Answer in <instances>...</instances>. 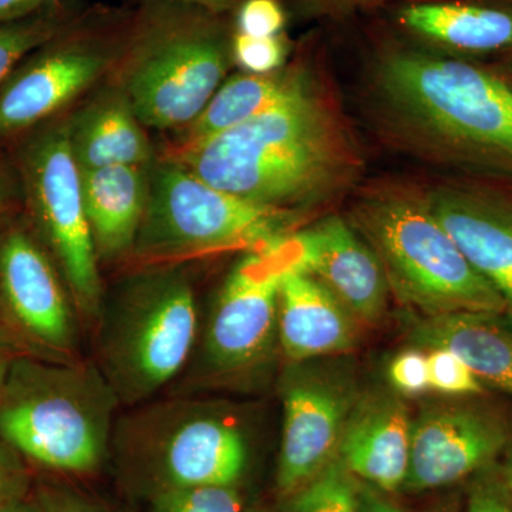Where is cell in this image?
Segmentation results:
<instances>
[{
    "label": "cell",
    "mask_w": 512,
    "mask_h": 512,
    "mask_svg": "<svg viewBox=\"0 0 512 512\" xmlns=\"http://www.w3.org/2000/svg\"><path fill=\"white\" fill-rule=\"evenodd\" d=\"M177 2L200 6V8L210 10L212 13H218V15H231L238 8L241 0H177Z\"/></svg>",
    "instance_id": "74e56055"
},
{
    "label": "cell",
    "mask_w": 512,
    "mask_h": 512,
    "mask_svg": "<svg viewBox=\"0 0 512 512\" xmlns=\"http://www.w3.org/2000/svg\"><path fill=\"white\" fill-rule=\"evenodd\" d=\"M414 318L409 328L414 348L450 350L485 386L512 397L511 313L457 312Z\"/></svg>",
    "instance_id": "ffe728a7"
},
{
    "label": "cell",
    "mask_w": 512,
    "mask_h": 512,
    "mask_svg": "<svg viewBox=\"0 0 512 512\" xmlns=\"http://www.w3.org/2000/svg\"><path fill=\"white\" fill-rule=\"evenodd\" d=\"M301 218L218 190L170 161L157 168L151 181L133 249L151 258L255 249L291 232Z\"/></svg>",
    "instance_id": "52a82bcc"
},
{
    "label": "cell",
    "mask_w": 512,
    "mask_h": 512,
    "mask_svg": "<svg viewBox=\"0 0 512 512\" xmlns=\"http://www.w3.org/2000/svg\"><path fill=\"white\" fill-rule=\"evenodd\" d=\"M296 237L302 272L316 276L357 320L383 318L390 292L383 266L348 218L330 214Z\"/></svg>",
    "instance_id": "e0dca14e"
},
{
    "label": "cell",
    "mask_w": 512,
    "mask_h": 512,
    "mask_svg": "<svg viewBox=\"0 0 512 512\" xmlns=\"http://www.w3.org/2000/svg\"><path fill=\"white\" fill-rule=\"evenodd\" d=\"M43 3L55 2V0H42Z\"/></svg>",
    "instance_id": "7bdbcfd3"
},
{
    "label": "cell",
    "mask_w": 512,
    "mask_h": 512,
    "mask_svg": "<svg viewBox=\"0 0 512 512\" xmlns=\"http://www.w3.org/2000/svg\"><path fill=\"white\" fill-rule=\"evenodd\" d=\"M319 76L311 52L268 74L241 73L222 83L208 106L185 128L180 148L195 146L239 126L311 86Z\"/></svg>",
    "instance_id": "44dd1931"
},
{
    "label": "cell",
    "mask_w": 512,
    "mask_h": 512,
    "mask_svg": "<svg viewBox=\"0 0 512 512\" xmlns=\"http://www.w3.org/2000/svg\"><path fill=\"white\" fill-rule=\"evenodd\" d=\"M376 23L437 55L493 62L512 50V0H386Z\"/></svg>",
    "instance_id": "9a60e30c"
},
{
    "label": "cell",
    "mask_w": 512,
    "mask_h": 512,
    "mask_svg": "<svg viewBox=\"0 0 512 512\" xmlns=\"http://www.w3.org/2000/svg\"><path fill=\"white\" fill-rule=\"evenodd\" d=\"M87 220L100 258L113 259L134 248L147 205L140 167L80 170Z\"/></svg>",
    "instance_id": "7402d4cb"
},
{
    "label": "cell",
    "mask_w": 512,
    "mask_h": 512,
    "mask_svg": "<svg viewBox=\"0 0 512 512\" xmlns=\"http://www.w3.org/2000/svg\"><path fill=\"white\" fill-rule=\"evenodd\" d=\"M284 429L276 468L281 500L338 458L360 392L350 370L316 360L292 362L281 383Z\"/></svg>",
    "instance_id": "8fae6325"
},
{
    "label": "cell",
    "mask_w": 512,
    "mask_h": 512,
    "mask_svg": "<svg viewBox=\"0 0 512 512\" xmlns=\"http://www.w3.org/2000/svg\"><path fill=\"white\" fill-rule=\"evenodd\" d=\"M426 352L431 390L451 399L485 396L487 387L460 357L446 349H431Z\"/></svg>",
    "instance_id": "4316f807"
},
{
    "label": "cell",
    "mask_w": 512,
    "mask_h": 512,
    "mask_svg": "<svg viewBox=\"0 0 512 512\" xmlns=\"http://www.w3.org/2000/svg\"><path fill=\"white\" fill-rule=\"evenodd\" d=\"M117 436L156 478L157 493L237 485L247 470V437L210 404L185 400L154 407L127 420Z\"/></svg>",
    "instance_id": "ba28073f"
},
{
    "label": "cell",
    "mask_w": 512,
    "mask_h": 512,
    "mask_svg": "<svg viewBox=\"0 0 512 512\" xmlns=\"http://www.w3.org/2000/svg\"><path fill=\"white\" fill-rule=\"evenodd\" d=\"M153 512H245L237 485L173 488L156 494Z\"/></svg>",
    "instance_id": "484cf974"
},
{
    "label": "cell",
    "mask_w": 512,
    "mask_h": 512,
    "mask_svg": "<svg viewBox=\"0 0 512 512\" xmlns=\"http://www.w3.org/2000/svg\"><path fill=\"white\" fill-rule=\"evenodd\" d=\"M18 451L3 441L0 443V511L25 500L29 476Z\"/></svg>",
    "instance_id": "d6a6232c"
},
{
    "label": "cell",
    "mask_w": 512,
    "mask_h": 512,
    "mask_svg": "<svg viewBox=\"0 0 512 512\" xmlns=\"http://www.w3.org/2000/svg\"><path fill=\"white\" fill-rule=\"evenodd\" d=\"M99 319L100 370L123 403L141 402L163 389L197 342L194 289L174 272L137 279Z\"/></svg>",
    "instance_id": "8992f818"
},
{
    "label": "cell",
    "mask_w": 512,
    "mask_h": 512,
    "mask_svg": "<svg viewBox=\"0 0 512 512\" xmlns=\"http://www.w3.org/2000/svg\"><path fill=\"white\" fill-rule=\"evenodd\" d=\"M0 512H42L40 510L39 505L28 503V501H19V503L9 505L5 510Z\"/></svg>",
    "instance_id": "b9f144b4"
},
{
    "label": "cell",
    "mask_w": 512,
    "mask_h": 512,
    "mask_svg": "<svg viewBox=\"0 0 512 512\" xmlns=\"http://www.w3.org/2000/svg\"><path fill=\"white\" fill-rule=\"evenodd\" d=\"M360 481L339 457L311 483L282 500V512H357Z\"/></svg>",
    "instance_id": "d4e9b609"
},
{
    "label": "cell",
    "mask_w": 512,
    "mask_h": 512,
    "mask_svg": "<svg viewBox=\"0 0 512 512\" xmlns=\"http://www.w3.org/2000/svg\"><path fill=\"white\" fill-rule=\"evenodd\" d=\"M488 64L512 89V50L507 55L498 57V59L488 62Z\"/></svg>",
    "instance_id": "ab89813d"
},
{
    "label": "cell",
    "mask_w": 512,
    "mask_h": 512,
    "mask_svg": "<svg viewBox=\"0 0 512 512\" xmlns=\"http://www.w3.org/2000/svg\"><path fill=\"white\" fill-rule=\"evenodd\" d=\"M42 512H103L79 491L63 485H45L37 493Z\"/></svg>",
    "instance_id": "836d02e7"
},
{
    "label": "cell",
    "mask_w": 512,
    "mask_h": 512,
    "mask_svg": "<svg viewBox=\"0 0 512 512\" xmlns=\"http://www.w3.org/2000/svg\"><path fill=\"white\" fill-rule=\"evenodd\" d=\"M16 359H18V357H16L12 345L6 342L5 339L0 338V384L5 382L10 367H12Z\"/></svg>",
    "instance_id": "f35d334b"
},
{
    "label": "cell",
    "mask_w": 512,
    "mask_h": 512,
    "mask_svg": "<svg viewBox=\"0 0 512 512\" xmlns=\"http://www.w3.org/2000/svg\"><path fill=\"white\" fill-rule=\"evenodd\" d=\"M501 473H503L505 484L512 495V443L507 450L504 451L500 458Z\"/></svg>",
    "instance_id": "60d3db41"
},
{
    "label": "cell",
    "mask_w": 512,
    "mask_h": 512,
    "mask_svg": "<svg viewBox=\"0 0 512 512\" xmlns=\"http://www.w3.org/2000/svg\"><path fill=\"white\" fill-rule=\"evenodd\" d=\"M232 23L239 35L279 36L285 33L288 10L281 0H241Z\"/></svg>",
    "instance_id": "f546056e"
},
{
    "label": "cell",
    "mask_w": 512,
    "mask_h": 512,
    "mask_svg": "<svg viewBox=\"0 0 512 512\" xmlns=\"http://www.w3.org/2000/svg\"><path fill=\"white\" fill-rule=\"evenodd\" d=\"M387 379L394 393L402 397H419L429 392V359L426 350H403L390 362Z\"/></svg>",
    "instance_id": "4dcf8cb0"
},
{
    "label": "cell",
    "mask_w": 512,
    "mask_h": 512,
    "mask_svg": "<svg viewBox=\"0 0 512 512\" xmlns=\"http://www.w3.org/2000/svg\"><path fill=\"white\" fill-rule=\"evenodd\" d=\"M119 399L97 367L16 359L0 384V437L60 473H92L113 436Z\"/></svg>",
    "instance_id": "5b68a950"
},
{
    "label": "cell",
    "mask_w": 512,
    "mask_h": 512,
    "mask_svg": "<svg viewBox=\"0 0 512 512\" xmlns=\"http://www.w3.org/2000/svg\"><path fill=\"white\" fill-rule=\"evenodd\" d=\"M285 272L264 249H254L228 276L212 309L202 366L228 377L261 365L278 336L279 286Z\"/></svg>",
    "instance_id": "4fadbf2b"
},
{
    "label": "cell",
    "mask_w": 512,
    "mask_h": 512,
    "mask_svg": "<svg viewBox=\"0 0 512 512\" xmlns=\"http://www.w3.org/2000/svg\"><path fill=\"white\" fill-rule=\"evenodd\" d=\"M130 20L104 10L77 15L0 94V133L33 126L113 69Z\"/></svg>",
    "instance_id": "30bf717a"
},
{
    "label": "cell",
    "mask_w": 512,
    "mask_h": 512,
    "mask_svg": "<svg viewBox=\"0 0 512 512\" xmlns=\"http://www.w3.org/2000/svg\"><path fill=\"white\" fill-rule=\"evenodd\" d=\"M171 161L218 190L301 217L352 194L365 171L352 124L319 77Z\"/></svg>",
    "instance_id": "7a4b0ae2"
},
{
    "label": "cell",
    "mask_w": 512,
    "mask_h": 512,
    "mask_svg": "<svg viewBox=\"0 0 512 512\" xmlns=\"http://www.w3.org/2000/svg\"><path fill=\"white\" fill-rule=\"evenodd\" d=\"M357 512H409L397 503L392 494L383 493L372 485L360 481Z\"/></svg>",
    "instance_id": "e575fe53"
},
{
    "label": "cell",
    "mask_w": 512,
    "mask_h": 512,
    "mask_svg": "<svg viewBox=\"0 0 512 512\" xmlns=\"http://www.w3.org/2000/svg\"><path fill=\"white\" fill-rule=\"evenodd\" d=\"M424 188L437 220L512 315V183L447 175Z\"/></svg>",
    "instance_id": "5bb4252c"
},
{
    "label": "cell",
    "mask_w": 512,
    "mask_h": 512,
    "mask_svg": "<svg viewBox=\"0 0 512 512\" xmlns=\"http://www.w3.org/2000/svg\"><path fill=\"white\" fill-rule=\"evenodd\" d=\"M291 43L285 33L272 37H252L234 33L232 57L244 73L268 74L286 64Z\"/></svg>",
    "instance_id": "83f0119b"
},
{
    "label": "cell",
    "mask_w": 512,
    "mask_h": 512,
    "mask_svg": "<svg viewBox=\"0 0 512 512\" xmlns=\"http://www.w3.org/2000/svg\"><path fill=\"white\" fill-rule=\"evenodd\" d=\"M28 180L37 220L62 269L74 308L87 322H96L101 313L99 255L69 126L53 128L36 141L28 156Z\"/></svg>",
    "instance_id": "9c48e42d"
},
{
    "label": "cell",
    "mask_w": 512,
    "mask_h": 512,
    "mask_svg": "<svg viewBox=\"0 0 512 512\" xmlns=\"http://www.w3.org/2000/svg\"><path fill=\"white\" fill-rule=\"evenodd\" d=\"M45 5L42 0H0V23L28 15Z\"/></svg>",
    "instance_id": "d590c367"
},
{
    "label": "cell",
    "mask_w": 512,
    "mask_h": 512,
    "mask_svg": "<svg viewBox=\"0 0 512 512\" xmlns=\"http://www.w3.org/2000/svg\"><path fill=\"white\" fill-rule=\"evenodd\" d=\"M234 23L177 0H143L114 67L121 94L144 126L187 128L234 64Z\"/></svg>",
    "instance_id": "3957f363"
},
{
    "label": "cell",
    "mask_w": 512,
    "mask_h": 512,
    "mask_svg": "<svg viewBox=\"0 0 512 512\" xmlns=\"http://www.w3.org/2000/svg\"><path fill=\"white\" fill-rule=\"evenodd\" d=\"M367 119L389 146L456 177L512 183V89L484 62L420 49L375 25Z\"/></svg>",
    "instance_id": "6da1fadb"
},
{
    "label": "cell",
    "mask_w": 512,
    "mask_h": 512,
    "mask_svg": "<svg viewBox=\"0 0 512 512\" xmlns=\"http://www.w3.org/2000/svg\"><path fill=\"white\" fill-rule=\"evenodd\" d=\"M278 339L291 362L348 352L357 319L316 276L288 272L279 286Z\"/></svg>",
    "instance_id": "d6986e66"
},
{
    "label": "cell",
    "mask_w": 512,
    "mask_h": 512,
    "mask_svg": "<svg viewBox=\"0 0 512 512\" xmlns=\"http://www.w3.org/2000/svg\"><path fill=\"white\" fill-rule=\"evenodd\" d=\"M412 429L402 396L384 390L362 393L346 424L339 460L362 483L387 494L403 493Z\"/></svg>",
    "instance_id": "ac0fdd59"
},
{
    "label": "cell",
    "mask_w": 512,
    "mask_h": 512,
    "mask_svg": "<svg viewBox=\"0 0 512 512\" xmlns=\"http://www.w3.org/2000/svg\"><path fill=\"white\" fill-rule=\"evenodd\" d=\"M0 295L10 322L52 362H79V326L49 258L25 232L0 245Z\"/></svg>",
    "instance_id": "2e32d148"
},
{
    "label": "cell",
    "mask_w": 512,
    "mask_h": 512,
    "mask_svg": "<svg viewBox=\"0 0 512 512\" xmlns=\"http://www.w3.org/2000/svg\"><path fill=\"white\" fill-rule=\"evenodd\" d=\"M74 19L55 2L20 18L0 23V83L33 50L47 45Z\"/></svg>",
    "instance_id": "cb8c5ba5"
},
{
    "label": "cell",
    "mask_w": 512,
    "mask_h": 512,
    "mask_svg": "<svg viewBox=\"0 0 512 512\" xmlns=\"http://www.w3.org/2000/svg\"><path fill=\"white\" fill-rule=\"evenodd\" d=\"M512 443V416L484 396L436 404L413 420L404 494L461 487L500 460Z\"/></svg>",
    "instance_id": "7c38bea8"
},
{
    "label": "cell",
    "mask_w": 512,
    "mask_h": 512,
    "mask_svg": "<svg viewBox=\"0 0 512 512\" xmlns=\"http://www.w3.org/2000/svg\"><path fill=\"white\" fill-rule=\"evenodd\" d=\"M74 157L80 170L130 165L140 167L150 146L140 120L123 94L104 97L69 126Z\"/></svg>",
    "instance_id": "603a6c76"
},
{
    "label": "cell",
    "mask_w": 512,
    "mask_h": 512,
    "mask_svg": "<svg viewBox=\"0 0 512 512\" xmlns=\"http://www.w3.org/2000/svg\"><path fill=\"white\" fill-rule=\"evenodd\" d=\"M251 512H269V511H265V510H254V511H251Z\"/></svg>",
    "instance_id": "ee69618b"
},
{
    "label": "cell",
    "mask_w": 512,
    "mask_h": 512,
    "mask_svg": "<svg viewBox=\"0 0 512 512\" xmlns=\"http://www.w3.org/2000/svg\"><path fill=\"white\" fill-rule=\"evenodd\" d=\"M285 8L303 19L343 20L356 13L372 12L386 0H281Z\"/></svg>",
    "instance_id": "1f68e13d"
},
{
    "label": "cell",
    "mask_w": 512,
    "mask_h": 512,
    "mask_svg": "<svg viewBox=\"0 0 512 512\" xmlns=\"http://www.w3.org/2000/svg\"><path fill=\"white\" fill-rule=\"evenodd\" d=\"M348 220L383 266L390 292L421 316L507 312L431 210L423 185L400 180L360 184Z\"/></svg>",
    "instance_id": "277c9868"
},
{
    "label": "cell",
    "mask_w": 512,
    "mask_h": 512,
    "mask_svg": "<svg viewBox=\"0 0 512 512\" xmlns=\"http://www.w3.org/2000/svg\"><path fill=\"white\" fill-rule=\"evenodd\" d=\"M423 512H463V485L451 488L448 493Z\"/></svg>",
    "instance_id": "8d00e7d4"
},
{
    "label": "cell",
    "mask_w": 512,
    "mask_h": 512,
    "mask_svg": "<svg viewBox=\"0 0 512 512\" xmlns=\"http://www.w3.org/2000/svg\"><path fill=\"white\" fill-rule=\"evenodd\" d=\"M463 512H512V495L501 473L500 460L464 483Z\"/></svg>",
    "instance_id": "f1b7e54d"
}]
</instances>
